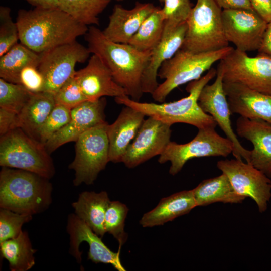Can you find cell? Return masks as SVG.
Instances as JSON below:
<instances>
[{
  "label": "cell",
  "mask_w": 271,
  "mask_h": 271,
  "mask_svg": "<svg viewBox=\"0 0 271 271\" xmlns=\"http://www.w3.org/2000/svg\"><path fill=\"white\" fill-rule=\"evenodd\" d=\"M16 22L20 42L37 53L76 41L89 28L59 8L20 9Z\"/></svg>",
  "instance_id": "1"
},
{
  "label": "cell",
  "mask_w": 271,
  "mask_h": 271,
  "mask_svg": "<svg viewBox=\"0 0 271 271\" xmlns=\"http://www.w3.org/2000/svg\"><path fill=\"white\" fill-rule=\"evenodd\" d=\"M85 39L91 54L101 59L127 95L140 101L144 94L142 89L143 74L152 51H142L129 44L112 41L95 26L89 27Z\"/></svg>",
  "instance_id": "2"
},
{
  "label": "cell",
  "mask_w": 271,
  "mask_h": 271,
  "mask_svg": "<svg viewBox=\"0 0 271 271\" xmlns=\"http://www.w3.org/2000/svg\"><path fill=\"white\" fill-rule=\"evenodd\" d=\"M217 71L211 68L198 80L189 83L186 88L189 95L178 100L168 103L140 102L127 95L115 98V102L132 107L145 116L156 118L172 125L183 123L193 125L198 129L216 127L217 123L210 115L199 106L198 100L202 88L216 76Z\"/></svg>",
  "instance_id": "3"
},
{
  "label": "cell",
  "mask_w": 271,
  "mask_h": 271,
  "mask_svg": "<svg viewBox=\"0 0 271 271\" xmlns=\"http://www.w3.org/2000/svg\"><path fill=\"white\" fill-rule=\"evenodd\" d=\"M49 179L36 173L2 167L0 172V207L23 214L41 213L52 202Z\"/></svg>",
  "instance_id": "4"
},
{
  "label": "cell",
  "mask_w": 271,
  "mask_h": 271,
  "mask_svg": "<svg viewBox=\"0 0 271 271\" xmlns=\"http://www.w3.org/2000/svg\"><path fill=\"white\" fill-rule=\"evenodd\" d=\"M233 49L228 46L216 51L201 53L179 49L160 68L158 77L164 81L159 84L152 94L153 98L159 103L164 102L174 89L200 78L213 64L223 59Z\"/></svg>",
  "instance_id": "5"
},
{
  "label": "cell",
  "mask_w": 271,
  "mask_h": 271,
  "mask_svg": "<svg viewBox=\"0 0 271 271\" xmlns=\"http://www.w3.org/2000/svg\"><path fill=\"white\" fill-rule=\"evenodd\" d=\"M45 145L20 128L1 137L0 165L31 172L50 179L55 168Z\"/></svg>",
  "instance_id": "6"
},
{
  "label": "cell",
  "mask_w": 271,
  "mask_h": 271,
  "mask_svg": "<svg viewBox=\"0 0 271 271\" xmlns=\"http://www.w3.org/2000/svg\"><path fill=\"white\" fill-rule=\"evenodd\" d=\"M222 11L214 0H197L186 21L187 30L181 49L201 53L228 46L223 31Z\"/></svg>",
  "instance_id": "7"
},
{
  "label": "cell",
  "mask_w": 271,
  "mask_h": 271,
  "mask_svg": "<svg viewBox=\"0 0 271 271\" xmlns=\"http://www.w3.org/2000/svg\"><path fill=\"white\" fill-rule=\"evenodd\" d=\"M108 123H100L83 133L75 142V156L69 168L75 171L74 186L93 184L109 160Z\"/></svg>",
  "instance_id": "8"
},
{
  "label": "cell",
  "mask_w": 271,
  "mask_h": 271,
  "mask_svg": "<svg viewBox=\"0 0 271 271\" xmlns=\"http://www.w3.org/2000/svg\"><path fill=\"white\" fill-rule=\"evenodd\" d=\"M233 149L232 142L220 136L215 127L200 128L195 138L187 143L181 144L171 141L160 155L158 162L160 164L170 162L169 173L174 176L193 158L226 157L232 153Z\"/></svg>",
  "instance_id": "9"
},
{
  "label": "cell",
  "mask_w": 271,
  "mask_h": 271,
  "mask_svg": "<svg viewBox=\"0 0 271 271\" xmlns=\"http://www.w3.org/2000/svg\"><path fill=\"white\" fill-rule=\"evenodd\" d=\"M223 82L238 83L271 95V58L258 54L250 57L246 52L233 50L219 61Z\"/></svg>",
  "instance_id": "10"
},
{
  "label": "cell",
  "mask_w": 271,
  "mask_h": 271,
  "mask_svg": "<svg viewBox=\"0 0 271 271\" xmlns=\"http://www.w3.org/2000/svg\"><path fill=\"white\" fill-rule=\"evenodd\" d=\"M91 54L76 40L54 47L40 54L38 68L45 81L44 92L54 95L73 76L77 63H84Z\"/></svg>",
  "instance_id": "11"
},
{
  "label": "cell",
  "mask_w": 271,
  "mask_h": 271,
  "mask_svg": "<svg viewBox=\"0 0 271 271\" xmlns=\"http://www.w3.org/2000/svg\"><path fill=\"white\" fill-rule=\"evenodd\" d=\"M216 166L227 176L238 194L252 199L260 213L266 211L271 198L270 178L242 160H222L217 162Z\"/></svg>",
  "instance_id": "12"
},
{
  "label": "cell",
  "mask_w": 271,
  "mask_h": 271,
  "mask_svg": "<svg viewBox=\"0 0 271 271\" xmlns=\"http://www.w3.org/2000/svg\"><path fill=\"white\" fill-rule=\"evenodd\" d=\"M222 21L225 37L236 49L258 51L267 23L253 10H222Z\"/></svg>",
  "instance_id": "13"
},
{
  "label": "cell",
  "mask_w": 271,
  "mask_h": 271,
  "mask_svg": "<svg viewBox=\"0 0 271 271\" xmlns=\"http://www.w3.org/2000/svg\"><path fill=\"white\" fill-rule=\"evenodd\" d=\"M216 77L211 84H206L199 96L198 103L202 110L212 117L217 124L232 143V154L235 159L250 163V151L243 147L231 126V114L223 88L222 73L216 69Z\"/></svg>",
  "instance_id": "14"
},
{
  "label": "cell",
  "mask_w": 271,
  "mask_h": 271,
  "mask_svg": "<svg viewBox=\"0 0 271 271\" xmlns=\"http://www.w3.org/2000/svg\"><path fill=\"white\" fill-rule=\"evenodd\" d=\"M171 126L152 117L145 119L126 150L122 162L126 167L133 168L160 156L171 142Z\"/></svg>",
  "instance_id": "15"
},
{
  "label": "cell",
  "mask_w": 271,
  "mask_h": 271,
  "mask_svg": "<svg viewBox=\"0 0 271 271\" xmlns=\"http://www.w3.org/2000/svg\"><path fill=\"white\" fill-rule=\"evenodd\" d=\"M67 231L70 236L69 253L77 262L82 261V251L79 246L82 242L89 245L88 258L93 262L111 264L118 271L126 269L120 261V250L114 252L111 251L102 241L101 237L93 230L75 213L68 217Z\"/></svg>",
  "instance_id": "16"
},
{
  "label": "cell",
  "mask_w": 271,
  "mask_h": 271,
  "mask_svg": "<svg viewBox=\"0 0 271 271\" xmlns=\"http://www.w3.org/2000/svg\"><path fill=\"white\" fill-rule=\"evenodd\" d=\"M105 97L95 100L84 101L71 109L69 122L54 134L45 144L50 154L63 145L76 142L78 138L90 128L105 122Z\"/></svg>",
  "instance_id": "17"
},
{
  "label": "cell",
  "mask_w": 271,
  "mask_h": 271,
  "mask_svg": "<svg viewBox=\"0 0 271 271\" xmlns=\"http://www.w3.org/2000/svg\"><path fill=\"white\" fill-rule=\"evenodd\" d=\"M74 76L87 100L127 95L125 90L116 82L109 69L95 54H92L87 65L76 71Z\"/></svg>",
  "instance_id": "18"
},
{
  "label": "cell",
  "mask_w": 271,
  "mask_h": 271,
  "mask_svg": "<svg viewBox=\"0 0 271 271\" xmlns=\"http://www.w3.org/2000/svg\"><path fill=\"white\" fill-rule=\"evenodd\" d=\"M223 88L231 114L271 124V95L238 83L223 82Z\"/></svg>",
  "instance_id": "19"
},
{
  "label": "cell",
  "mask_w": 271,
  "mask_h": 271,
  "mask_svg": "<svg viewBox=\"0 0 271 271\" xmlns=\"http://www.w3.org/2000/svg\"><path fill=\"white\" fill-rule=\"evenodd\" d=\"M236 127L237 134L253 145L249 163L271 178V124L240 116Z\"/></svg>",
  "instance_id": "20"
},
{
  "label": "cell",
  "mask_w": 271,
  "mask_h": 271,
  "mask_svg": "<svg viewBox=\"0 0 271 271\" xmlns=\"http://www.w3.org/2000/svg\"><path fill=\"white\" fill-rule=\"evenodd\" d=\"M156 7L152 3L140 2H137L134 7L130 9L116 4L109 17L108 24L102 31L103 33L112 41L128 43L144 21Z\"/></svg>",
  "instance_id": "21"
},
{
  "label": "cell",
  "mask_w": 271,
  "mask_h": 271,
  "mask_svg": "<svg viewBox=\"0 0 271 271\" xmlns=\"http://www.w3.org/2000/svg\"><path fill=\"white\" fill-rule=\"evenodd\" d=\"M145 116L142 112L124 106L115 121L108 125L109 162H122L126 150L136 137Z\"/></svg>",
  "instance_id": "22"
},
{
  "label": "cell",
  "mask_w": 271,
  "mask_h": 271,
  "mask_svg": "<svg viewBox=\"0 0 271 271\" xmlns=\"http://www.w3.org/2000/svg\"><path fill=\"white\" fill-rule=\"evenodd\" d=\"M187 30L186 22L180 25L168 35L163 38L152 51L151 55L142 79L143 93L151 95L157 88L158 73L164 62L171 58L181 48Z\"/></svg>",
  "instance_id": "23"
},
{
  "label": "cell",
  "mask_w": 271,
  "mask_h": 271,
  "mask_svg": "<svg viewBox=\"0 0 271 271\" xmlns=\"http://www.w3.org/2000/svg\"><path fill=\"white\" fill-rule=\"evenodd\" d=\"M196 207L192 190L178 192L162 198L154 208L143 215L139 223L143 227L162 225L189 213Z\"/></svg>",
  "instance_id": "24"
},
{
  "label": "cell",
  "mask_w": 271,
  "mask_h": 271,
  "mask_svg": "<svg viewBox=\"0 0 271 271\" xmlns=\"http://www.w3.org/2000/svg\"><path fill=\"white\" fill-rule=\"evenodd\" d=\"M110 202L105 191H84L79 195L77 200L72 206L75 214L102 238L106 233L105 216Z\"/></svg>",
  "instance_id": "25"
},
{
  "label": "cell",
  "mask_w": 271,
  "mask_h": 271,
  "mask_svg": "<svg viewBox=\"0 0 271 271\" xmlns=\"http://www.w3.org/2000/svg\"><path fill=\"white\" fill-rule=\"evenodd\" d=\"M54 96L47 92L33 93L18 114L17 127L38 141L41 127L55 105Z\"/></svg>",
  "instance_id": "26"
},
{
  "label": "cell",
  "mask_w": 271,
  "mask_h": 271,
  "mask_svg": "<svg viewBox=\"0 0 271 271\" xmlns=\"http://www.w3.org/2000/svg\"><path fill=\"white\" fill-rule=\"evenodd\" d=\"M192 190L197 207L217 202L240 203L246 198L234 190L227 176L222 173L218 176L203 180Z\"/></svg>",
  "instance_id": "27"
},
{
  "label": "cell",
  "mask_w": 271,
  "mask_h": 271,
  "mask_svg": "<svg viewBox=\"0 0 271 271\" xmlns=\"http://www.w3.org/2000/svg\"><path fill=\"white\" fill-rule=\"evenodd\" d=\"M40 54L21 43H18L0 56V77L5 80L19 84L21 71L29 65L38 66Z\"/></svg>",
  "instance_id": "28"
},
{
  "label": "cell",
  "mask_w": 271,
  "mask_h": 271,
  "mask_svg": "<svg viewBox=\"0 0 271 271\" xmlns=\"http://www.w3.org/2000/svg\"><path fill=\"white\" fill-rule=\"evenodd\" d=\"M0 250L11 271H27L35 264L34 254L37 250L33 248L26 231H22L17 237L0 243Z\"/></svg>",
  "instance_id": "29"
},
{
  "label": "cell",
  "mask_w": 271,
  "mask_h": 271,
  "mask_svg": "<svg viewBox=\"0 0 271 271\" xmlns=\"http://www.w3.org/2000/svg\"><path fill=\"white\" fill-rule=\"evenodd\" d=\"M163 32L162 9L157 7L144 21L128 44L142 51H151L163 39Z\"/></svg>",
  "instance_id": "30"
},
{
  "label": "cell",
  "mask_w": 271,
  "mask_h": 271,
  "mask_svg": "<svg viewBox=\"0 0 271 271\" xmlns=\"http://www.w3.org/2000/svg\"><path fill=\"white\" fill-rule=\"evenodd\" d=\"M111 0H58V7L76 21L86 26L99 24L98 16Z\"/></svg>",
  "instance_id": "31"
},
{
  "label": "cell",
  "mask_w": 271,
  "mask_h": 271,
  "mask_svg": "<svg viewBox=\"0 0 271 271\" xmlns=\"http://www.w3.org/2000/svg\"><path fill=\"white\" fill-rule=\"evenodd\" d=\"M129 209L119 201H110L106 211L104 228L106 233L111 234L119 243V250L127 240L124 230L125 221Z\"/></svg>",
  "instance_id": "32"
},
{
  "label": "cell",
  "mask_w": 271,
  "mask_h": 271,
  "mask_svg": "<svg viewBox=\"0 0 271 271\" xmlns=\"http://www.w3.org/2000/svg\"><path fill=\"white\" fill-rule=\"evenodd\" d=\"M33 93L19 84L0 78V108L19 114Z\"/></svg>",
  "instance_id": "33"
},
{
  "label": "cell",
  "mask_w": 271,
  "mask_h": 271,
  "mask_svg": "<svg viewBox=\"0 0 271 271\" xmlns=\"http://www.w3.org/2000/svg\"><path fill=\"white\" fill-rule=\"evenodd\" d=\"M162 12L164 18L163 38L186 22L193 7L190 0H164Z\"/></svg>",
  "instance_id": "34"
},
{
  "label": "cell",
  "mask_w": 271,
  "mask_h": 271,
  "mask_svg": "<svg viewBox=\"0 0 271 271\" xmlns=\"http://www.w3.org/2000/svg\"><path fill=\"white\" fill-rule=\"evenodd\" d=\"M32 219V215L20 214L1 208L0 243L17 237L22 231L23 224Z\"/></svg>",
  "instance_id": "35"
},
{
  "label": "cell",
  "mask_w": 271,
  "mask_h": 271,
  "mask_svg": "<svg viewBox=\"0 0 271 271\" xmlns=\"http://www.w3.org/2000/svg\"><path fill=\"white\" fill-rule=\"evenodd\" d=\"M71 109L62 105L55 104L41 128L38 141L43 144L70 121Z\"/></svg>",
  "instance_id": "36"
},
{
  "label": "cell",
  "mask_w": 271,
  "mask_h": 271,
  "mask_svg": "<svg viewBox=\"0 0 271 271\" xmlns=\"http://www.w3.org/2000/svg\"><path fill=\"white\" fill-rule=\"evenodd\" d=\"M11 11L8 7H0V56L19 41L18 25L13 21Z\"/></svg>",
  "instance_id": "37"
},
{
  "label": "cell",
  "mask_w": 271,
  "mask_h": 271,
  "mask_svg": "<svg viewBox=\"0 0 271 271\" xmlns=\"http://www.w3.org/2000/svg\"><path fill=\"white\" fill-rule=\"evenodd\" d=\"M54 96L56 104L71 109L87 101L74 75L61 86Z\"/></svg>",
  "instance_id": "38"
},
{
  "label": "cell",
  "mask_w": 271,
  "mask_h": 271,
  "mask_svg": "<svg viewBox=\"0 0 271 271\" xmlns=\"http://www.w3.org/2000/svg\"><path fill=\"white\" fill-rule=\"evenodd\" d=\"M19 84L31 92L36 93L44 91L45 81L38 66L29 65L21 71L19 77Z\"/></svg>",
  "instance_id": "39"
},
{
  "label": "cell",
  "mask_w": 271,
  "mask_h": 271,
  "mask_svg": "<svg viewBox=\"0 0 271 271\" xmlns=\"http://www.w3.org/2000/svg\"><path fill=\"white\" fill-rule=\"evenodd\" d=\"M18 114L0 108V136L17 127Z\"/></svg>",
  "instance_id": "40"
},
{
  "label": "cell",
  "mask_w": 271,
  "mask_h": 271,
  "mask_svg": "<svg viewBox=\"0 0 271 271\" xmlns=\"http://www.w3.org/2000/svg\"><path fill=\"white\" fill-rule=\"evenodd\" d=\"M253 10L267 23L271 22V0H249Z\"/></svg>",
  "instance_id": "41"
},
{
  "label": "cell",
  "mask_w": 271,
  "mask_h": 271,
  "mask_svg": "<svg viewBox=\"0 0 271 271\" xmlns=\"http://www.w3.org/2000/svg\"><path fill=\"white\" fill-rule=\"evenodd\" d=\"M214 1L223 10H253L249 0H214Z\"/></svg>",
  "instance_id": "42"
},
{
  "label": "cell",
  "mask_w": 271,
  "mask_h": 271,
  "mask_svg": "<svg viewBox=\"0 0 271 271\" xmlns=\"http://www.w3.org/2000/svg\"><path fill=\"white\" fill-rule=\"evenodd\" d=\"M258 54L271 58V22L267 23Z\"/></svg>",
  "instance_id": "43"
},
{
  "label": "cell",
  "mask_w": 271,
  "mask_h": 271,
  "mask_svg": "<svg viewBox=\"0 0 271 271\" xmlns=\"http://www.w3.org/2000/svg\"><path fill=\"white\" fill-rule=\"evenodd\" d=\"M34 8H59L58 0H25Z\"/></svg>",
  "instance_id": "44"
},
{
  "label": "cell",
  "mask_w": 271,
  "mask_h": 271,
  "mask_svg": "<svg viewBox=\"0 0 271 271\" xmlns=\"http://www.w3.org/2000/svg\"><path fill=\"white\" fill-rule=\"evenodd\" d=\"M160 3H164V0H159Z\"/></svg>",
  "instance_id": "45"
},
{
  "label": "cell",
  "mask_w": 271,
  "mask_h": 271,
  "mask_svg": "<svg viewBox=\"0 0 271 271\" xmlns=\"http://www.w3.org/2000/svg\"><path fill=\"white\" fill-rule=\"evenodd\" d=\"M114 1H117V2H121V1H122L123 0H114Z\"/></svg>",
  "instance_id": "46"
}]
</instances>
